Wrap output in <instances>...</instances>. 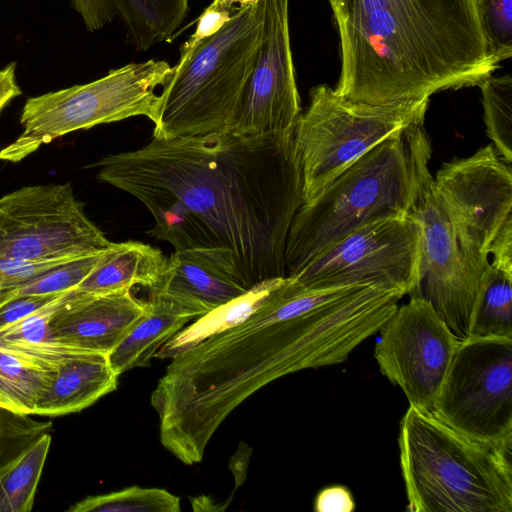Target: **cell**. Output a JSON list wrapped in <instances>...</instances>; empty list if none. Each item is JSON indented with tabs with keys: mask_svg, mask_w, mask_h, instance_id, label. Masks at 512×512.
<instances>
[{
	"mask_svg": "<svg viewBox=\"0 0 512 512\" xmlns=\"http://www.w3.org/2000/svg\"><path fill=\"white\" fill-rule=\"evenodd\" d=\"M138 199L149 234L246 289L287 276L285 247L303 204L294 131L152 140L91 165Z\"/></svg>",
	"mask_w": 512,
	"mask_h": 512,
	"instance_id": "6da1fadb",
	"label": "cell"
},
{
	"mask_svg": "<svg viewBox=\"0 0 512 512\" xmlns=\"http://www.w3.org/2000/svg\"><path fill=\"white\" fill-rule=\"evenodd\" d=\"M374 331L352 287L310 289L284 277L237 323L172 357L151 395L161 444L184 464L199 463L248 397L288 374L345 362Z\"/></svg>",
	"mask_w": 512,
	"mask_h": 512,
	"instance_id": "7a4b0ae2",
	"label": "cell"
},
{
	"mask_svg": "<svg viewBox=\"0 0 512 512\" xmlns=\"http://www.w3.org/2000/svg\"><path fill=\"white\" fill-rule=\"evenodd\" d=\"M335 93L377 106L479 85L499 68L487 56L475 0H339Z\"/></svg>",
	"mask_w": 512,
	"mask_h": 512,
	"instance_id": "3957f363",
	"label": "cell"
},
{
	"mask_svg": "<svg viewBox=\"0 0 512 512\" xmlns=\"http://www.w3.org/2000/svg\"><path fill=\"white\" fill-rule=\"evenodd\" d=\"M430 156L422 125L409 126L355 160L311 203L302 204L286 240L287 276L366 224L410 215L433 179Z\"/></svg>",
	"mask_w": 512,
	"mask_h": 512,
	"instance_id": "277c9868",
	"label": "cell"
},
{
	"mask_svg": "<svg viewBox=\"0 0 512 512\" xmlns=\"http://www.w3.org/2000/svg\"><path fill=\"white\" fill-rule=\"evenodd\" d=\"M398 444L408 511H512V441H475L409 406Z\"/></svg>",
	"mask_w": 512,
	"mask_h": 512,
	"instance_id": "5b68a950",
	"label": "cell"
},
{
	"mask_svg": "<svg viewBox=\"0 0 512 512\" xmlns=\"http://www.w3.org/2000/svg\"><path fill=\"white\" fill-rule=\"evenodd\" d=\"M263 0H244L212 36L180 58L159 94L153 137L230 132L262 35Z\"/></svg>",
	"mask_w": 512,
	"mask_h": 512,
	"instance_id": "8992f818",
	"label": "cell"
},
{
	"mask_svg": "<svg viewBox=\"0 0 512 512\" xmlns=\"http://www.w3.org/2000/svg\"><path fill=\"white\" fill-rule=\"evenodd\" d=\"M172 67L156 59L129 63L92 82L28 98L20 116L23 130L0 150V160L17 163L61 136L134 116L155 124L156 89L166 83Z\"/></svg>",
	"mask_w": 512,
	"mask_h": 512,
	"instance_id": "52a82bcc",
	"label": "cell"
},
{
	"mask_svg": "<svg viewBox=\"0 0 512 512\" xmlns=\"http://www.w3.org/2000/svg\"><path fill=\"white\" fill-rule=\"evenodd\" d=\"M429 99L377 106L348 101L327 85L314 87L294 129L303 204L315 200L348 166L386 138L422 125Z\"/></svg>",
	"mask_w": 512,
	"mask_h": 512,
	"instance_id": "ba28073f",
	"label": "cell"
},
{
	"mask_svg": "<svg viewBox=\"0 0 512 512\" xmlns=\"http://www.w3.org/2000/svg\"><path fill=\"white\" fill-rule=\"evenodd\" d=\"M432 414L475 441H512V338L460 341Z\"/></svg>",
	"mask_w": 512,
	"mask_h": 512,
	"instance_id": "9c48e42d",
	"label": "cell"
},
{
	"mask_svg": "<svg viewBox=\"0 0 512 512\" xmlns=\"http://www.w3.org/2000/svg\"><path fill=\"white\" fill-rule=\"evenodd\" d=\"M112 243L88 218L70 182L25 186L0 198V259L73 260Z\"/></svg>",
	"mask_w": 512,
	"mask_h": 512,
	"instance_id": "30bf717a",
	"label": "cell"
},
{
	"mask_svg": "<svg viewBox=\"0 0 512 512\" xmlns=\"http://www.w3.org/2000/svg\"><path fill=\"white\" fill-rule=\"evenodd\" d=\"M420 250L421 228L412 214L386 218L327 246L288 277L310 289L379 284L408 295Z\"/></svg>",
	"mask_w": 512,
	"mask_h": 512,
	"instance_id": "8fae6325",
	"label": "cell"
},
{
	"mask_svg": "<svg viewBox=\"0 0 512 512\" xmlns=\"http://www.w3.org/2000/svg\"><path fill=\"white\" fill-rule=\"evenodd\" d=\"M433 190L469 265L483 275L489 247L512 215V169L492 145L443 164Z\"/></svg>",
	"mask_w": 512,
	"mask_h": 512,
	"instance_id": "7c38bea8",
	"label": "cell"
},
{
	"mask_svg": "<svg viewBox=\"0 0 512 512\" xmlns=\"http://www.w3.org/2000/svg\"><path fill=\"white\" fill-rule=\"evenodd\" d=\"M374 356L409 406L432 413L460 340L425 301L410 298L379 330Z\"/></svg>",
	"mask_w": 512,
	"mask_h": 512,
	"instance_id": "4fadbf2b",
	"label": "cell"
},
{
	"mask_svg": "<svg viewBox=\"0 0 512 512\" xmlns=\"http://www.w3.org/2000/svg\"><path fill=\"white\" fill-rule=\"evenodd\" d=\"M421 228L420 261L410 298L427 302L460 341L470 337L482 276L467 262L433 190L425 186L411 213Z\"/></svg>",
	"mask_w": 512,
	"mask_h": 512,
	"instance_id": "5bb4252c",
	"label": "cell"
},
{
	"mask_svg": "<svg viewBox=\"0 0 512 512\" xmlns=\"http://www.w3.org/2000/svg\"><path fill=\"white\" fill-rule=\"evenodd\" d=\"M300 114L288 0H263L261 42L230 132L262 135L294 131Z\"/></svg>",
	"mask_w": 512,
	"mask_h": 512,
	"instance_id": "9a60e30c",
	"label": "cell"
},
{
	"mask_svg": "<svg viewBox=\"0 0 512 512\" xmlns=\"http://www.w3.org/2000/svg\"><path fill=\"white\" fill-rule=\"evenodd\" d=\"M145 301L131 291L76 293L50 319L54 337L72 347L108 355L142 316Z\"/></svg>",
	"mask_w": 512,
	"mask_h": 512,
	"instance_id": "2e32d148",
	"label": "cell"
},
{
	"mask_svg": "<svg viewBox=\"0 0 512 512\" xmlns=\"http://www.w3.org/2000/svg\"><path fill=\"white\" fill-rule=\"evenodd\" d=\"M85 28L94 32L115 19L138 51L171 41L189 10V0H70Z\"/></svg>",
	"mask_w": 512,
	"mask_h": 512,
	"instance_id": "e0dca14e",
	"label": "cell"
},
{
	"mask_svg": "<svg viewBox=\"0 0 512 512\" xmlns=\"http://www.w3.org/2000/svg\"><path fill=\"white\" fill-rule=\"evenodd\" d=\"M117 380L108 355L89 353L73 358L56 368L34 415L56 417L81 411L114 391Z\"/></svg>",
	"mask_w": 512,
	"mask_h": 512,
	"instance_id": "ac0fdd59",
	"label": "cell"
},
{
	"mask_svg": "<svg viewBox=\"0 0 512 512\" xmlns=\"http://www.w3.org/2000/svg\"><path fill=\"white\" fill-rule=\"evenodd\" d=\"M248 289L182 253L167 259L160 282L149 292H161L194 317L206 315Z\"/></svg>",
	"mask_w": 512,
	"mask_h": 512,
	"instance_id": "d6986e66",
	"label": "cell"
},
{
	"mask_svg": "<svg viewBox=\"0 0 512 512\" xmlns=\"http://www.w3.org/2000/svg\"><path fill=\"white\" fill-rule=\"evenodd\" d=\"M193 318L180 304L161 292H149L145 310L130 332L108 354L119 376L136 367L150 365L156 352Z\"/></svg>",
	"mask_w": 512,
	"mask_h": 512,
	"instance_id": "ffe728a7",
	"label": "cell"
},
{
	"mask_svg": "<svg viewBox=\"0 0 512 512\" xmlns=\"http://www.w3.org/2000/svg\"><path fill=\"white\" fill-rule=\"evenodd\" d=\"M166 264L161 250L148 244L137 241L113 243L76 289L91 295L131 291L134 285L150 290L160 282Z\"/></svg>",
	"mask_w": 512,
	"mask_h": 512,
	"instance_id": "44dd1931",
	"label": "cell"
},
{
	"mask_svg": "<svg viewBox=\"0 0 512 512\" xmlns=\"http://www.w3.org/2000/svg\"><path fill=\"white\" fill-rule=\"evenodd\" d=\"M68 290L27 317L0 329V346L39 365L56 369L61 364L89 353L58 341L49 326L53 314L74 294Z\"/></svg>",
	"mask_w": 512,
	"mask_h": 512,
	"instance_id": "7402d4cb",
	"label": "cell"
},
{
	"mask_svg": "<svg viewBox=\"0 0 512 512\" xmlns=\"http://www.w3.org/2000/svg\"><path fill=\"white\" fill-rule=\"evenodd\" d=\"M51 444L43 433L0 466V512H29Z\"/></svg>",
	"mask_w": 512,
	"mask_h": 512,
	"instance_id": "603a6c76",
	"label": "cell"
},
{
	"mask_svg": "<svg viewBox=\"0 0 512 512\" xmlns=\"http://www.w3.org/2000/svg\"><path fill=\"white\" fill-rule=\"evenodd\" d=\"M55 370L0 346V408L33 416Z\"/></svg>",
	"mask_w": 512,
	"mask_h": 512,
	"instance_id": "cb8c5ba5",
	"label": "cell"
},
{
	"mask_svg": "<svg viewBox=\"0 0 512 512\" xmlns=\"http://www.w3.org/2000/svg\"><path fill=\"white\" fill-rule=\"evenodd\" d=\"M469 338H512V273L485 269Z\"/></svg>",
	"mask_w": 512,
	"mask_h": 512,
	"instance_id": "d4e9b609",
	"label": "cell"
},
{
	"mask_svg": "<svg viewBox=\"0 0 512 512\" xmlns=\"http://www.w3.org/2000/svg\"><path fill=\"white\" fill-rule=\"evenodd\" d=\"M180 498L161 488L132 486L120 491L87 496L67 512H179Z\"/></svg>",
	"mask_w": 512,
	"mask_h": 512,
	"instance_id": "484cf974",
	"label": "cell"
},
{
	"mask_svg": "<svg viewBox=\"0 0 512 512\" xmlns=\"http://www.w3.org/2000/svg\"><path fill=\"white\" fill-rule=\"evenodd\" d=\"M482 92L484 121L489 138L502 159L512 161V77L493 75L479 85Z\"/></svg>",
	"mask_w": 512,
	"mask_h": 512,
	"instance_id": "4316f807",
	"label": "cell"
},
{
	"mask_svg": "<svg viewBox=\"0 0 512 512\" xmlns=\"http://www.w3.org/2000/svg\"><path fill=\"white\" fill-rule=\"evenodd\" d=\"M108 249L54 267L2 294L0 300L18 295L59 294L75 289L101 262Z\"/></svg>",
	"mask_w": 512,
	"mask_h": 512,
	"instance_id": "83f0119b",
	"label": "cell"
},
{
	"mask_svg": "<svg viewBox=\"0 0 512 512\" xmlns=\"http://www.w3.org/2000/svg\"><path fill=\"white\" fill-rule=\"evenodd\" d=\"M487 56L495 65L512 56V0H475Z\"/></svg>",
	"mask_w": 512,
	"mask_h": 512,
	"instance_id": "f1b7e54d",
	"label": "cell"
},
{
	"mask_svg": "<svg viewBox=\"0 0 512 512\" xmlns=\"http://www.w3.org/2000/svg\"><path fill=\"white\" fill-rule=\"evenodd\" d=\"M50 428L51 421H40L32 415L16 414L0 408V466L40 435L49 432Z\"/></svg>",
	"mask_w": 512,
	"mask_h": 512,
	"instance_id": "f546056e",
	"label": "cell"
},
{
	"mask_svg": "<svg viewBox=\"0 0 512 512\" xmlns=\"http://www.w3.org/2000/svg\"><path fill=\"white\" fill-rule=\"evenodd\" d=\"M63 293L18 295L0 300V329L16 323L43 308Z\"/></svg>",
	"mask_w": 512,
	"mask_h": 512,
	"instance_id": "4dcf8cb0",
	"label": "cell"
},
{
	"mask_svg": "<svg viewBox=\"0 0 512 512\" xmlns=\"http://www.w3.org/2000/svg\"><path fill=\"white\" fill-rule=\"evenodd\" d=\"M236 7L232 10L223 9L210 4L198 19L194 34L181 47L180 51H187L197 43L206 39L217 31L232 17Z\"/></svg>",
	"mask_w": 512,
	"mask_h": 512,
	"instance_id": "1f68e13d",
	"label": "cell"
},
{
	"mask_svg": "<svg viewBox=\"0 0 512 512\" xmlns=\"http://www.w3.org/2000/svg\"><path fill=\"white\" fill-rule=\"evenodd\" d=\"M492 254L491 265L512 273V215L502 224L489 247Z\"/></svg>",
	"mask_w": 512,
	"mask_h": 512,
	"instance_id": "d6a6232c",
	"label": "cell"
},
{
	"mask_svg": "<svg viewBox=\"0 0 512 512\" xmlns=\"http://www.w3.org/2000/svg\"><path fill=\"white\" fill-rule=\"evenodd\" d=\"M355 501L350 491L340 485L329 486L321 490L314 502L317 512H351Z\"/></svg>",
	"mask_w": 512,
	"mask_h": 512,
	"instance_id": "836d02e7",
	"label": "cell"
},
{
	"mask_svg": "<svg viewBox=\"0 0 512 512\" xmlns=\"http://www.w3.org/2000/svg\"><path fill=\"white\" fill-rule=\"evenodd\" d=\"M20 94L21 89L16 80V63L12 62L0 70V113Z\"/></svg>",
	"mask_w": 512,
	"mask_h": 512,
	"instance_id": "e575fe53",
	"label": "cell"
},
{
	"mask_svg": "<svg viewBox=\"0 0 512 512\" xmlns=\"http://www.w3.org/2000/svg\"><path fill=\"white\" fill-rule=\"evenodd\" d=\"M242 1L244 0H213L211 4L216 7L232 10L236 4H240Z\"/></svg>",
	"mask_w": 512,
	"mask_h": 512,
	"instance_id": "d590c367",
	"label": "cell"
},
{
	"mask_svg": "<svg viewBox=\"0 0 512 512\" xmlns=\"http://www.w3.org/2000/svg\"><path fill=\"white\" fill-rule=\"evenodd\" d=\"M338 1H339V0H329V2H330V4H331V6H332V7H333L334 5H336Z\"/></svg>",
	"mask_w": 512,
	"mask_h": 512,
	"instance_id": "8d00e7d4",
	"label": "cell"
}]
</instances>
